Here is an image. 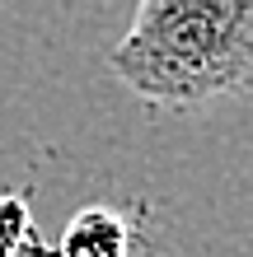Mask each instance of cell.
<instances>
[{
  "mask_svg": "<svg viewBox=\"0 0 253 257\" xmlns=\"http://www.w3.org/2000/svg\"><path fill=\"white\" fill-rule=\"evenodd\" d=\"M131 252V224L113 206H85L66 220L56 248L47 257H127Z\"/></svg>",
  "mask_w": 253,
  "mask_h": 257,
  "instance_id": "2",
  "label": "cell"
},
{
  "mask_svg": "<svg viewBox=\"0 0 253 257\" xmlns=\"http://www.w3.org/2000/svg\"><path fill=\"white\" fill-rule=\"evenodd\" d=\"M108 70L169 112L239 98L253 84V0H136Z\"/></svg>",
  "mask_w": 253,
  "mask_h": 257,
  "instance_id": "1",
  "label": "cell"
},
{
  "mask_svg": "<svg viewBox=\"0 0 253 257\" xmlns=\"http://www.w3.org/2000/svg\"><path fill=\"white\" fill-rule=\"evenodd\" d=\"M0 257H47L38 243L33 210L19 192H0Z\"/></svg>",
  "mask_w": 253,
  "mask_h": 257,
  "instance_id": "3",
  "label": "cell"
}]
</instances>
